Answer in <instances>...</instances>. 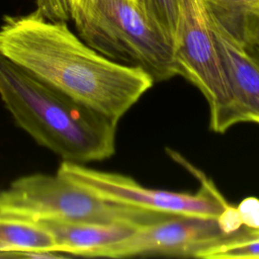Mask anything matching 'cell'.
I'll return each instance as SVG.
<instances>
[{
	"mask_svg": "<svg viewBox=\"0 0 259 259\" xmlns=\"http://www.w3.org/2000/svg\"><path fill=\"white\" fill-rule=\"evenodd\" d=\"M0 54L115 122L155 83L144 69L104 57L66 21L47 19L37 10L4 17Z\"/></svg>",
	"mask_w": 259,
	"mask_h": 259,
	"instance_id": "6da1fadb",
	"label": "cell"
},
{
	"mask_svg": "<svg viewBox=\"0 0 259 259\" xmlns=\"http://www.w3.org/2000/svg\"><path fill=\"white\" fill-rule=\"evenodd\" d=\"M237 209L243 227L247 229H259V198L248 196L241 200Z\"/></svg>",
	"mask_w": 259,
	"mask_h": 259,
	"instance_id": "9a60e30c",
	"label": "cell"
},
{
	"mask_svg": "<svg viewBox=\"0 0 259 259\" xmlns=\"http://www.w3.org/2000/svg\"><path fill=\"white\" fill-rule=\"evenodd\" d=\"M0 215L138 228L172 215L101 199L62 176L34 173L0 191Z\"/></svg>",
	"mask_w": 259,
	"mask_h": 259,
	"instance_id": "277c9868",
	"label": "cell"
},
{
	"mask_svg": "<svg viewBox=\"0 0 259 259\" xmlns=\"http://www.w3.org/2000/svg\"><path fill=\"white\" fill-rule=\"evenodd\" d=\"M199 259H259V229L242 227L205 249Z\"/></svg>",
	"mask_w": 259,
	"mask_h": 259,
	"instance_id": "7c38bea8",
	"label": "cell"
},
{
	"mask_svg": "<svg viewBox=\"0 0 259 259\" xmlns=\"http://www.w3.org/2000/svg\"><path fill=\"white\" fill-rule=\"evenodd\" d=\"M173 159L197 177L201 187L195 193L153 189L119 173L100 171L85 164L62 161L57 174L75 183L93 195L114 203L173 215H196L218 218L231 203L219 191L213 182L190 165L177 153Z\"/></svg>",
	"mask_w": 259,
	"mask_h": 259,
	"instance_id": "8992f818",
	"label": "cell"
},
{
	"mask_svg": "<svg viewBox=\"0 0 259 259\" xmlns=\"http://www.w3.org/2000/svg\"><path fill=\"white\" fill-rule=\"evenodd\" d=\"M145 14L171 39L176 30L181 0H135Z\"/></svg>",
	"mask_w": 259,
	"mask_h": 259,
	"instance_id": "4fadbf2b",
	"label": "cell"
},
{
	"mask_svg": "<svg viewBox=\"0 0 259 259\" xmlns=\"http://www.w3.org/2000/svg\"><path fill=\"white\" fill-rule=\"evenodd\" d=\"M71 19L78 36L104 57L140 67L155 82L177 76L171 39L135 0H74Z\"/></svg>",
	"mask_w": 259,
	"mask_h": 259,
	"instance_id": "3957f363",
	"label": "cell"
},
{
	"mask_svg": "<svg viewBox=\"0 0 259 259\" xmlns=\"http://www.w3.org/2000/svg\"><path fill=\"white\" fill-rule=\"evenodd\" d=\"M177 76L194 85L209 109V128L218 134L241 123L203 0H181L173 38Z\"/></svg>",
	"mask_w": 259,
	"mask_h": 259,
	"instance_id": "5b68a950",
	"label": "cell"
},
{
	"mask_svg": "<svg viewBox=\"0 0 259 259\" xmlns=\"http://www.w3.org/2000/svg\"><path fill=\"white\" fill-rule=\"evenodd\" d=\"M247 50H248L256 59L259 60V41L256 42L255 45H253L252 47L248 48Z\"/></svg>",
	"mask_w": 259,
	"mask_h": 259,
	"instance_id": "e0dca14e",
	"label": "cell"
},
{
	"mask_svg": "<svg viewBox=\"0 0 259 259\" xmlns=\"http://www.w3.org/2000/svg\"><path fill=\"white\" fill-rule=\"evenodd\" d=\"M217 221L223 232L228 236L236 233L243 227L237 206L232 204L224 208V210L218 215Z\"/></svg>",
	"mask_w": 259,
	"mask_h": 259,
	"instance_id": "2e32d148",
	"label": "cell"
},
{
	"mask_svg": "<svg viewBox=\"0 0 259 259\" xmlns=\"http://www.w3.org/2000/svg\"><path fill=\"white\" fill-rule=\"evenodd\" d=\"M0 99L20 128L63 161L86 164L115 152L117 122L1 54Z\"/></svg>",
	"mask_w": 259,
	"mask_h": 259,
	"instance_id": "7a4b0ae2",
	"label": "cell"
},
{
	"mask_svg": "<svg viewBox=\"0 0 259 259\" xmlns=\"http://www.w3.org/2000/svg\"><path fill=\"white\" fill-rule=\"evenodd\" d=\"M36 10L47 19L53 21H68L74 0H35Z\"/></svg>",
	"mask_w": 259,
	"mask_h": 259,
	"instance_id": "5bb4252c",
	"label": "cell"
},
{
	"mask_svg": "<svg viewBox=\"0 0 259 259\" xmlns=\"http://www.w3.org/2000/svg\"><path fill=\"white\" fill-rule=\"evenodd\" d=\"M228 237L215 218L169 215L136 228L107 247L101 257L147 256L197 258L208 247Z\"/></svg>",
	"mask_w": 259,
	"mask_h": 259,
	"instance_id": "52a82bcc",
	"label": "cell"
},
{
	"mask_svg": "<svg viewBox=\"0 0 259 259\" xmlns=\"http://www.w3.org/2000/svg\"><path fill=\"white\" fill-rule=\"evenodd\" d=\"M36 222L44 224L53 233L59 253L83 257H101L107 247L126 237L136 229L116 224Z\"/></svg>",
	"mask_w": 259,
	"mask_h": 259,
	"instance_id": "9c48e42d",
	"label": "cell"
},
{
	"mask_svg": "<svg viewBox=\"0 0 259 259\" xmlns=\"http://www.w3.org/2000/svg\"><path fill=\"white\" fill-rule=\"evenodd\" d=\"M208 19L242 122L259 124V60L209 15Z\"/></svg>",
	"mask_w": 259,
	"mask_h": 259,
	"instance_id": "ba28073f",
	"label": "cell"
},
{
	"mask_svg": "<svg viewBox=\"0 0 259 259\" xmlns=\"http://www.w3.org/2000/svg\"><path fill=\"white\" fill-rule=\"evenodd\" d=\"M57 242L40 222L0 215V256L56 257Z\"/></svg>",
	"mask_w": 259,
	"mask_h": 259,
	"instance_id": "30bf717a",
	"label": "cell"
},
{
	"mask_svg": "<svg viewBox=\"0 0 259 259\" xmlns=\"http://www.w3.org/2000/svg\"><path fill=\"white\" fill-rule=\"evenodd\" d=\"M208 15L246 49L259 41V0H203Z\"/></svg>",
	"mask_w": 259,
	"mask_h": 259,
	"instance_id": "8fae6325",
	"label": "cell"
}]
</instances>
